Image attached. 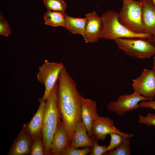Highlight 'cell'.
<instances>
[{"instance_id": "cell-1", "label": "cell", "mask_w": 155, "mask_h": 155, "mask_svg": "<svg viewBox=\"0 0 155 155\" xmlns=\"http://www.w3.org/2000/svg\"><path fill=\"white\" fill-rule=\"evenodd\" d=\"M82 98L75 82L64 67L58 80V105L71 143L76 124L82 119Z\"/></svg>"}, {"instance_id": "cell-2", "label": "cell", "mask_w": 155, "mask_h": 155, "mask_svg": "<svg viewBox=\"0 0 155 155\" xmlns=\"http://www.w3.org/2000/svg\"><path fill=\"white\" fill-rule=\"evenodd\" d=\"M58 81L45 102L42 134L44 155H50L51 146L61 116L58 105Z\"/></svg>"}, {"instance_id": "cell-3", "label": "cell", "mask_w": 155, "mask_h": 155, "mask_svg": "<svg viewBox=\"0 0 155 155\" xmlns=\"http://www.w3.org/2000/svg\"><path fill=\"white\" fill-rule=\"evenodd\" d=\"M102 28L99 39L115 40L121 38L147 39L151 35L133 32L124 27L119 21L118 13L113 10L103 13L100 16Z\"/></svg>"}, {"instance_id": "cell-4", "label": "cell", "mask_w": 155, "mask_h": 155, "mask_svg": "<svg viewBox=\"0 0 155 155\" xmlns=\"http://www.w3.org/2000/svg\"><path fill=\"white\" fill-rule=\"evenodd\" d=\"M142 8L141 0H123L121 9L118 13L119 22L133 32L144 33L141 21Z\"/></svg>"}, {"instance_id": "cell-5", "label": "cell", "mask_w": 155, "mask_h": 155, "mask_svg": "<svg viewBox=\"0 0 155 155\" xmlns=\"http://www.w3.org/2000/svg\"><path fill=\"white\" fill-rule=\"evenodd\" d=\"M145 39L121 38L114 40L118 48L127 55L140 59L148 58L155 54V45Z\"/></svg>"}, {"instance_id": "cell-6", "label": "cell", "mask_w": 155, "mask_h": 155, "mask_svg": "<svg viewBox=\"0 0 155 155\" xmlns=\"http://www.w3.org/2000/svg\"><path fill=\"white\" fill-rule=\"evenodd\" d=\"M64 67L62 62H50L45 60L43 64L39 67L36 77L38 81L45 87L42 98L45 100L50 95L58 81L61 71Z\"/></svg>"}, {"instance_id": "cell-7", "label": "cell", "mask_w": 155, "mask_h": 155, "mask_svg": "<svg viewBox=\"0 0 155 155\" xmlns=\"http://www.w3.org/2000/svg\"><path fill=\"white\" fill-rule=\"evenodd\" d=\"M150 100L136 92L130 94L119 95L116 101L110 102L106 105L107 109L120 116L138 108V104L142 101Z\"/></svg>"}, {"instance_id": "cell-8", "label": "cell", "mask_w": 155, "mask_h": 155, "mask_svg": "<svg viewBox=\"0 0 155 155\" xmlns=\"http://www.w3.org/2000/svg\"><path fill=\"white\" fill-rule=\"evenodd\" d=\"M135 92L150 100L155 97V76L152 69H144L140 75L133 80Z\"/></svg>"}, {"instance_id": "cell-9", "label": "cell", "mask_w": 155, "mask_h": 155, "mask_svg": "<svg viewBox=\"0 0 155 155\" xmlns=\"http://www.w3.org/2000/svg\"><path fill=\"white\" fill-rule=\"evenodd\" d=\"M86 18L83 37L86 43L95 42L99 39L102 28L100 17L95 11L85 15Z\"/></svg>"}, {"instance_id": "cell-10", "label": "cell", "mask_w": 155, "mask_h": 155, "mask_svg": "<svg viewBox=\"0 0 155 155\" xmlns=\"http://www.w3.org/2000/svg\"><path fill=\"white\" fill-rule=\"evenodd\" d=\"M92 133L98 140L104 141L107 135L113 132H117L124 135L129 133H123L114 126L113 121L108 117L99 115L94 120L92 125Z\"/></svg>"}, {"instance_id": "cell-11", "label": "cell", "mask_w": 155, "mask_h": 155, "mask_svg": "<svg viewBox=\"0 0 155 155\" xmlns=\"http://www.w3.org/2000/svg\"><path fill=\"white\" fill-rule=\"evenodd\" d=\"M70 144L67 130L60 119L51 145L50 155H61Z\"/></svg>"}, {"instance_id": "cell-12", "label": "cell", "mask_w": 155, "mask_h": 155, "mask_svg": "<svg viewBox=\"0 0 155 155\" xmlns=\"http://www.w3.org/2000/svg\"><path fill=\"white\" fill-rule=\"evenodd\" d=\"M98 116L96 102L90 99L85 98L82 96L81 118L90 137L93 135L92 130L93 123Z\"/></svg>"}, {"instance_id": "cell-13", "label": "cell", "mask_w": 155, "mask_h": 155, "mask_svg": "<svg viewBox=\"0 0 155 155\" xmlns=\"http://www.w3.org/2000/svg\"><path fill=\"white\" fill-rule=\"evenodd\" d=\"M32 141L24 125L15 140L8 155H24L30 154Z\"/></svg>"}, {"instance_id": "cell-14", "label": "cell", "mask_w": 155, "mask_h": 155, "mask_svg": "<svg viewBox=\"0 0 155 155\" xmlns=\"http://www.w3.org/2000/svg\"><path fill=\"white\" fill-rule=\"evenodd\" d=\"M40 105L38 109L30 121L26 126L32 141L42 135L45 100L42 97L39 98Z\"/></svg>"}, {"instance_id": "cell-15", "label": "cell", "mask_w": 155, "mask_h": 155, "mask_svg": "<svg viewBox=\"0 0 155 155\" xmlns=\"http://www.w3.org/2000/svg\"><path fill=\"white\" fill-rule=\"evenodd\" d=\"M142 4L141 21L144 33L155 34V8L144 0Z\"/></svg>"}, {"instance_id": "cell-16", "label": "cell", "mask_w": 155, "mask_h": 155, "mask_svg": "<svg viewBox=\"0 0 155 155\" xmlns=\"http://www.w3.org/2000/svg\"><path fill=\"white\" fill-rule=\"evenodd\" d=\"M92 141L89 136L86 128L82 119L77 123L73 135L70 145L76 148H92Z\"/></svg>"}, {"instance_id": "cell-17", "label": "cell", "mask_w": 155, "mask_h": 155, "mask_svg": "<svg viewBox=\"0 0 155 155\" xmlns=\"http://www.w3.org/2000/svg\"><path fill=\"white\" fill-rule=\"evenodd\" d=\"M86 18H76L66 15L65 26L66 29L73 34L84 35Z\"/></svg>"}, {"instance_id": "cell-18", "label": "cell", "mask_w": 155, "mask_h": 155, "mask_svg": "<svg viewBox=\"0 0 155 155\" xmlns=\"http://www.w3.org/2000/svg\"><path fill=\"white\" fill-rule=\"evenodd\" d=\"M65 13L47 10L44 18L45 24L54 27L65 26Z\"/></svg>"}, {"instance_id": "cell-19", "label": "cell", "mask_w": 155, "mask_h": 155, "mask_svg": "<svg viewBox=\"0 0 155 155\" xmlns=\"http://www.w3.org/2000/svg\"><path fill=\"white\" fill-rule=\"evenodd\" d=\"M130 136L125 137L121 144L115 149L108 151L107 155H129L131 150L129 147Z\"/></svg>"}, {"instance_id": "cell-20", "label": "cell", "mask_w": 155, "mask_h": 155, "mask_svg": "<svg viewBox=\"0 0 155 155\" xmlns=\"http://www.w3.org/2000/svg\"><path fill=\"white\" fill-rule=\"evenodd\" d=\"M109 134L111 137V140L109 145L107 146L108 151L118 147L122 143L125 137L130 136L132 137L134 135L133 133H129L127 135H124L115 132H111Z\"/></svg>"}, {"instance_id": "cell-21", "label": "cell", "mask_w": 155, "mask_h": 155, "mask_svg": "<svg viewBox=\"0 0 155 155\" xmlns=\"http://www.w3.org/2000/svg\"><path fill=\"white\" fill-rule=\"evenodd\" d=\"M47 10L65 13L66 5L63 0H44Z\"/></svg>"}, {"instance_id": "cell-22", "label": "cell", "mask_w": 155, "mask_h": 155, "mask_svg": "<svg viewBox=\"0 0 155 155\" xmlns=\"http://www.w3.org/2000/svg\"><path fill=\"white\" fill-rule=\"evenodd\" d=\"M30 154L31 155H44V143L42 135L33 141Z\"/></svg>"}, {"instance_id": "cell-23", "label": "cell", "mask_w": 155, "mask_h": 155, "mask_svg": "<svg viewBox=\"0 0 155 155\" xmlns=\"http://www.w3.org/2000/svg\"><path fill=\"white\" fill-rule=\"evenodd\" d=\"M93 143L92 150L90 155H102L106 154L108 151L106 146H101L98 142V139L95 135L90 137Z\"/></svg>"}, {"instance_id": "cell-24", "label": "cell", "mask_w": 155, "mask_h": 155, "mask_svg": "<svg viewBox=\"0 0 155 155\" xmlns=\"http://www.w3.org/2000/svg\"><path fill=\"white\" fill-rule=\"evenodd\" d=\"M91 150L90 147L78 149L70 145L64 150L61 155H86L91 152Z\"/></svg>"}, {"instance_id": "cell-25", "label": "cell", "mask_w": 155, "mask_h": 155, "mask_svg": "<svg viewBox=\"0 0 155 155\" xmlns=\"http://www.w3.org/2000/svg\"><path fill=\"white\" fill-rule=\"evenodd\" d=\"M11 34V29L8 22L2 14L0 15V34L7 37Z\"/></svg>"}, {"instance_id": "cell-26", "label": "cell", "mask_w": 155, "mask_h": 155, "mask_svg": "<svg viewBox=\"0 0 155 155\" xmlns=\"http://www.w3.org/2000/svg\"><path fill=\"white\" fill-rule=\"evenodd\" d=\"M138 122L139 124L146 125L148 127L155 125V114L148 113L146 116L140 115Z\"/></svg>"}, {"instance_id": "cell-27", "label": "cell", "mask_w": 155, "mask_h": 155, "mask_svg": "<svg viewBox=\"0 0 155 155\" xmlns=\"http://www.w3.org/2000/svg\"><path fill=\"white\" fill-rule=\"evenodd\" d=\"M139 107L148 108L155 110V101L153 100L142 101L138 104Z\"/></svg>"}, {"instance_id": "cell-28", "label": "cell", "mask_w": 155, "mask_h": 155, "mask_svg": "<svg viewBox=\"0 0 155 155\" xmlns=\"http://www.w3.org/2000/svg\"><path fill=\"white\" fill-rule=\"evenodd\" d=\"M147 40L155 45V34L151 35Z\"/></svg>"}, {"instance_id": "cell-29", "label": "cell", "mask_w": 155, "mask_h": 155, "mask_svg": "<svg viewBox=\"0 0 155 155\" xmlns=\"http://www.w3.org/2000/svg\"><path fill=\"white\" fill-rule=\"evenodd\" d=\"M155 8V0H144Z\"/></svg>"}, {"instance_id": "cell-30", "label": "cell", "mask_w": 155, "mask_h": 155, "mask_svg": "<svg viewBox=\"0 0 155 155\" xmlns=\"http://www.w3.org/2000/svg\"><path fill=\"white\" fill-rule=\"evenodd\" d=\"M155 76V57L153 58V63L152 69Z\"/></svg>"}]
</instances>
